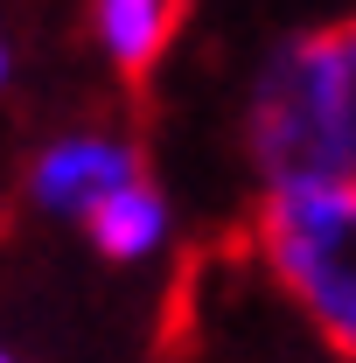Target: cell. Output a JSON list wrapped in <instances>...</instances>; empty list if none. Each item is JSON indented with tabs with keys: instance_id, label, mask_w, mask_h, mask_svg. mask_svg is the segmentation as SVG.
Instances as JSON below:
<instances>
[{
	"instance_id": "3",
	"label": "cell",
	"mask_w": 356,
	"mask_h": 363,
	"mask_svg": "<svg viewBox=\"0 0 356 363\" xmlns=\"http://www.w3.org/2000/svg\"><path fill=\"white\" fill-rule=\"evenodd\" d=\"M140 182V147L112 133H63L28 161V203L49 217H84L112 189Z\"/></svg>"
},
{
	"instance_id": "4",
	"label": "cell",
	"mask_w": 356,
	"mask_h": 363,
	"mask_svg": "<svg viewBox=\"0 0 356 363\" xmlns=\"http://www.w3.org/2000/svg\"><path fill=\"white\" fill-rule=\"evenodd\" d=\"M182 14H189V0H91L98 49L112 56L119 77H147L168 56V43L182 35Z\"/></svg>"
},
{
	"instance_id": "6",
	"label": "cell",
	"mask_w": 356,
	"mask_h": 363,
	"mask_svg": "<svg viewBox=\"0 0 356 363\" xmlns=\"http://www.w3.org/2000/svg\"><path fill=\"white\" fill-rule=\"evenodd\" d=\"M328 35V70H335V126H343V161L356 175V14L321 28Z\"/></svg>"
},
{
	"instance_id": "5",
	"label": "cell",
	"mask_w": 356,
	"mask_h": 363,
	"mask_svg": "<svg viewBox=\"0 0 356 363\" xmlns=\"http://www.w3.org/2000/svg\"><path fill=\"white\" fill-rule=\"evenodd\" d=\"M77 224L91 230V245L105 252V259H119V266H133V259H147L161 238H168V203H161V189L140 175L126 182V189H112L105 203H91Z\"/></svg>"
},
{
	"instance_id": "8",
	"label": "cell",
	"mask_w": 356,
	"mask_h": 363,
	"mask_svg": "<svg viewBox=\"0 0 356 363\" xmlns=\"http://www.w3.org/2000/svg\"><path fill=\"white\" fill-rule=\"evenodd\" d=\"M0 363H14V357H7V350H0Z\"/></svg>"
},
{
	"instance_id": "1",
	"label": "cell",
	"mask_w": 356,
	"mask_h": 363,
	"mask_svg": "<svg viewBox=\"0 0 356 363\" xmlns=\"http://www.w3.org/2000/svg\"><path fill=\"white\" fill-rule=\"evenodd\" d=\"M252 245L287 286V301L314 321V335L343 363H356V175L266 189Z\"/></svg>"
},
{
	"instance_id": "7",
	"label": "cell",
	"mask_w": 356,
	"mask_h": 363,
	"mask_svg": "<svg viewBox=\"0 0 356 363\" xmlns=\"http://www.w3.org/2000/svg\"><path fill=\"white\" fill-rule=\"evenodd\" d=\"M7 70H14V49H7V35H0V84H7Z\"/></svg>"
},
{
	"instance_id": "2",
	"label": "cell",
	"mask_w": 356,
	"mask_h": 363,
	"mask_svg": "<svg viewBox=\"0 0 356 363\" xmlns=\"http://www.w3.org/2000/svg\"><path fill=\"white\" fill-rule=\"evenodd\" d=\"M245 147L266 189H301V182L350 175L343 161V126H335V70H328V35H294L259 63V84L245 105Z\"/></svg>"
}]
</instances>
